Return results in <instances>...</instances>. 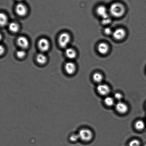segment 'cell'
Returning <instances> with one entry per match:
<instances>
[{"instance_id":"1","label":"cell","mask_w":146,"mask_h":146,"mask_svg":"<svg viewBox=\"0 0 146 146\" xmlns=\"http://www.w3.org/2000/svg\"><path fill=\"white\" fill-rule=\"evenodd\" d=\"M109 12L111 16L115 18H121L125 13V7L121 3H114L110 6Z\"/></svg>"},{"instance_id":"2","label":"cell","mask_w":146,"mask_h":146,"mask_svg":"<svg viewBox=\"0 0 146 146\" xmlns=\"http://www.w3.org/2000/svg\"><path fill=\"white\" fill-rule=\"evenodd\" d=\"M78 135L80 139L82 141L88 142L91 141L93 137V134L91 130L87 129H83L79 131Z\"/></svg>"},{"instance_id":"3","label":"cell","mask_w":146,"mask_h":146,"mask_svg":"<svg viewBox=\"0 0 146 146\" xmlns=\"http://www.w3.org/2000/svg\"><path fill=\"white\" fill-rule=\"evenodd\" d=\"M71 40L70 36L68 33L64 32L60 35L58 38V43L62 48H65L68 46Z\"/></svg>"},{"instance_id":"4","label":"cell","mask_w":146,"mask_h":146,"mask_svg":"<svg viewBox=\"0 0 146 146\" xmlns=\"http://www.w3.org/2000/svg\"><path fill=\"white\" fill-rule=\"evenodd\" d=\"M112 35L115 40L121 41L125 38L126 35V31L124 29L119 28L113 31Z\"/></svg>"},{"instance_id":"5","label":"cell","mask_w":146,"mask_h":146,"mask_svg":"<svg viewBox=\"0 0 146 146\" xmlns=\"http://www.w3.org/2000/svg\"><path fill=\"white\" fill-rule=\"evenodd\" d=\"M38 45L39 49L42 52H45L49 49L50 47L49 41L45 38L40 39L38 41Z\"/></svg>"},{"instance_id":"6","label":"cell","mask_w":146,"mask_h":146,"mask_svg":"<svg viewBox=\"0 0 146 146\" xmlns=\"http://www.w3.org/2000/svg\"><path fill=\"white\" fill-rule=\"evenodd\" d=\"M97 90L98 93L103 96L107 95L111 91L110 87L105 84H100L97 86Z\"/></svg>"},{"instance_id":"7","label":"cell","mask_w":146,"mask_h":146,"mask_svg":"<svg viewBox=\"0 0 146 146\" xmlns=\"http://www.w3.org/2000/svg\"><path fill=\"white\" fill-rule=\"evenodd\" d=\"M115 108L117 112L121 114L126 113L128 110V105L125 103L121 101H118L115 104Z\"/></svg>"},{"instance_id":"8","label":"cell","mask_w":146,"mask_h":146,"mask_svg":"<svg viewBox=\"0 0 146 146\" xmlns=\"http://www.w3.org/2000/svg\"><path fill=\"white\" fill-rule=\"evenodd\" d=\"M15 11L20 16H24L27 13V8L24 4L22 3H19L16 6Z\"/></svg>"},{"instance_id":"9","label":"cell","mask_w":146,"mask_h":146,"mask_svg":"<svg viewBox=\"0 0 146 146\" xmlns=\"http://www.w3.org/2000/svg\"><path fill=\"white\" fill-rule=\"evenodd\" d=\"M17 43L19 46L23 49H27L29 46V42L28 39L24 36L19 37L17 40Z\"/></svg>"},{"instance_id":"10","label":"cell","mask_w":146,"mask_h":146,"mask_svg":"<svg viewBox=\"0 0 146 146\" xmlns=\"http://www.w3.org/2000/svg\"><path fill=\"white\" fill-rule=\"evenodd\" d=\"M97 50L101 54H106L109 51V46L106 43L101 42L98 44Z\"/></svg>"},{"instance_id":"11","label":"cell","mask_w":146,"mask_h":146,"mask_svg":"<svg viewBox=\"0 0 146 146\" xmlns=\"http://www.w3.org/2000/svg\"><path fill=\"white\" fill-rule=\"evenodd\" d=\"M97 14L102 18L108 16L110 14L108 13V10L105 6L104 5H100L96 10Z\"/></svg>"},{"instance_id":"12","label":"cell","mask_w":146,"mask_h":146,"mask_svg":"<svg viewBox=\"0 0 146 146\" xmlns=\"http://www.w3.org/2000/svg\"><path fill=\"white\" fill-rule=\"evenodd\" d=\"M65 69L67 73L72 75L75 72L76 66L74 63L68 62L66 63L65 65Z\"/></svg>"},{"instance_id":"13","label":"cell","mask_w":146,"mask_h":146,"mask_svg":"<svg viewBox=\"0 0 146 146\" xmlns=\"http://www.w3.org/2000/svg\"><path fill=\"white\" fill-rule=\"evenodd\" d=\"M65 53L66 56L70 59H74L76 57V52L74 49L72 48H67L66 51Z\"/></svg>"},{"instance_id":"14","label":"cell","mask_w":146,"mask_h":146,"mask_svg":"<svg viewBox=\"0 0 146 146\" xmlns=\"http://www.w3.org/2000/svg\"><path fill=\"white\" fill-rule=\"evenodd\" d=\"M92 78L94 81L97 83H101L104 79V77L100 73L96 72L93 74Z\"/></svg>"},{"instance_id":"15","label":"cell","mask_w":146,"mask_h":146,"mask_svg":"<svg viewBox=\"0 0 146 146\" xmlns=\"http://www.w3.org/2000/svg\"><path fill=\"white\" fill-rule=\"evenodd\" d=\"M145 123L142 120H138L135 124V128L139 131H141L145 128Z\"/></svg>"},{"instance_id":"16","label":"cell","mask_w":146,"mask_h":146,"mask_svg":"<svg viewBox=\"0 0 146 146\" xmlns=\"http://www.w3.org/2000/svg\"><path fill=\"white\" fill-rule=\"evenodd\" d=\"M36 60L38 63L44 64L46 62L47 58L44 54L39 53L37 56Z\"/></svg>"},{"instance_id":"17","label":"cell","mask_w":146,"mask_h":146,"mask_svg":"<svg viewBox=\"0 0 146 146\" xmlns=\"http://www.w3.org/2000/svg\"><path fill=\"white\" fill-rule=\"evenodd\" d=\"M9 29L11 32L16 33L19 29V26L16 23L11 22L9 25Z\"/></svg>"},{"instance_id":"18","label":"cell","mask_w":146,"mask_h":146,"mask_svg":"<svg viewBox=\"0 0 146 146\" xmlns=\"http://www.w3.org/2000/svg\"><path fill=\"white\" fill-rule=\"evenodd\" d=\"M104 103L107 106L111 107L114 104V99L111 97H107L104 100Z\"/></svg>"},{"instance_id":"19","label":"cell","mask_w":146,"mask_h":146,"mask_svg":"<svg viewBox=\"0 0 146 146\" xmlns=\"http://www.w3.org/2000/svg\"><path fill=\"white\" fill-rule=\"evenodd\" d=\"M0 23L2 27L5 26L8 23V18L6 15L3 13H1L0 15Z\"/></svg>"},{"instance_id":"20","label":"cell","mask_w":146,"mask_h":146,"mask_svg":"<svg viewBox=\"0 0 146 146\" xmlns=\"http://www.w3.org/2000/svg\"><path fill=\"white\" fill-rule=\"evenodd\" d=\"M111 20L110 15H108L104 18H102V23L104 25H107L111 22Z\"/></svg>"},{"instance_id":"21","label":"cell","mask_w":146,"mask_h":146,"mask_svg":"<svg viewBox=\"0 0 146 146\" xmlns=\"http://www.w3.org/2000/svg\"><path fill=\"white\" fill-rule=\"evenodd\" d=\"M79 139H80V138L78 134H71L70 137V141L73 142H76V141H78Z\"/></svg>"},{"instance_id":"22","label":"cell","mask_w":146,"mask_h":146,"mask_svg":"<svg viewBox=\"0 0 146 146\" xmlns=\"http://www.w3.org/2000/svg\"><path fill=\"white\" fill-rule=\"evenodd\" d=\"M141 143L137 139L133 140L129 143V146H140Z\"/></svg>"},{"instance_id":"23","label":"cell","mask_w":146,"mask_h":146,"mask_svg":"<svg viewBox=\"0 0 146 146\" xmlns=\"http://www.w3.org/2000/svg\"><path fill=\"white\" fill-rule=\"evenodd\" d=\"M26 53L25 51L23 50H19L17 53V56L19 58H22L25 56Z\"/></svg>"},{"instance_id":"24","label":"cell","mask_w":146,"mask_h":146,"mask_svg":"<svg viewBox=\"0 0 146 146\" xmlns=\"http://www.w3.org/2000/svg\"><path fill=\"white\" fill-rule=\"evenodd\" d=\"M104 33L106 35H112L113 31L111 28L110 27H107V28L104 29Z\"/></svg>"},{"instance_id":"25","label":"cell","mask_w":146,"mask_h":146,"mask_svg":"<svg viewBox=\"0 0 146 146\" xmlns=\"http://www.w3.org/2000/svg\"><path fill=\"white\" fill-rule=\"evenodd\" d=\"M114 97L115 99L119 101H121V100L122 99L123 97L122 94L119 93H117L114 94Z\"/></svg>"},{"instance_id":"26","label":"cell","mask_w":146,"mask_h":146,"mask_svg":"<svg viewBox=\"0 0 146 146\" xmlns=\"http://www.w3.org/2000/svg\"><path fill=\"white\" fill-rule=\"evenodd\" d=\"M0 50H1V55L3 53L4 51V47H3L2 45L1 46V49H0Z\"/></svg>"},{"instance_id":"27","label":"cell","mask_w":146,"mask_h":146,"mask_svg":"<svg viewBox=\"0 0 146 146\" xmlns=\"http://www.w3.org/2000/svg\"><path fill=\"white\" fill-rule=\"evenodd\" d=\"M17 1H19V2H21L22 0H16Z\"/></svg>"}]
</instances>
